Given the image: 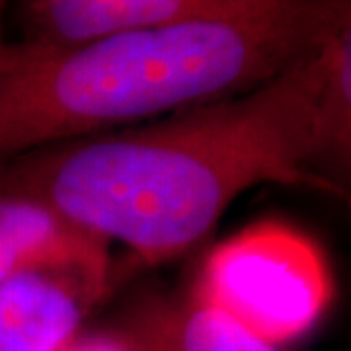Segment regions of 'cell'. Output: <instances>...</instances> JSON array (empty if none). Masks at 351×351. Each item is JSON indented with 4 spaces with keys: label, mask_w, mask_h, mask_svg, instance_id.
Segmentation results:
<instances>
[{
    "label": "cell",
    "mask_w": 351,
    "mask_h": 351,
    "mask_svg": "<svg viewBox=\"0 0 351 351\" xmlns=\"http://www.w3.org/2000/svg\"><path fill=\"white\" fill-rule=\"evenodd\" d=\"M117 336L133 351H281L191 291L135 304Z\"/></svg>",
    "instance_id": "7"
},
{
    "label": "cell",
    "mask_w": 351,
    "mask_h": 351,
    "mask_svg": "<svg viewBox=\"0 0 351 351\" xmlns=\"http://www.w3.org/2000/svg\"><path fill=\"white\" fill-rule=\"evenodd\" d=\"M326 47L240 96L45 147L2 164L0 174L147 265L176 260L250 188L320 191L306 158Z\"/></svg>",
    "instance_id": "1"
},
{
    "label": "cell",
    "mask_w": 351,
    "mask_h": 351,
    "mask_svg": "<svg viewBox=\"0 0 351 351\" xmlns=\"http://www.w3.org/2000/svg\"><path fill=\"white\" fill-rule=\"evenodd\" d=\"M351 0H250L242 12L78 45H0V166L240 96L324 47Z\"/></svg>",
    "instance_id": "2"
},
{
    "label": "cell",
    "mask_w": 351,
    "mask_h": 351,
    "mask_svg": "<svg viewBox=\"0 0 351 351\" xmlns=\"http://www.w3.org/2000/svg\"><path fill=\"white\" fill-rule=\"evenodd\" d=\"M4 14H6V4L0 2V45L8 41V39L4 38Z\"/></svg>",
    "instance_id": "10"
},
{
    "label": "cell",
    "mask_w": 351,
    "mask_h": 351,
    "mask_svg": "<svg viewBox=\"0 0 351 351\" xmlns=\"http://www.w3.org/2000/svg\"><path fill=\"white\" fill-rule=\"evenodd\" d=\"M63 351H133L117 334H90L78 336Z\"/></svg>",
    "instance_id": "9"
},
{
    "label": "cell",
    "mask_w": 351,
    "mask_h": 351,
    "mask_svg": "<svg viewBox=\"0 0 351 351\" xmlns=\"http://www.w3.org/2000/svg\"><path fill=\"white\" fill-rule=\"evenodd\" d=\"M108 252L106 240L80 228L38 191L0 174V283L39 265Z\"/></svg>",
    "instance_id": "6"
},
{
    "label": "cell",
    "mask_w": 351,
    "mask_h": 351,
    "mask_svg": "<svg viewBox=\"0 0 351 351\" xmlns=\"http://www.w3.org/2000/svg\"><path fill=\"white\" fill-rule=\"evenodd\" d=\"M189 291L279 348L320 320L332 279L313 240L281 223H258L213 246Z\"/></svg>",
    "instance_id": "3"
},
{
    "label": "cell",
    "mask_w": 351,
    "mask_h": 351,
    "mask_svg": "<svg viewBox=\"0 0 351 351\" xmlns=\"http://www.w3.org/2000/svg\"><path fill=\"white\" fill-rule=\"evenodd\" d=\"M110 252L47 263L0 283V351H63L110 287Z\"/></svg>",
    "instance_id": "4"
},
{
    "label": "cell",
    "mask_w": 351,
    "mask_h": 351,
    "mask_svg": "<svg viewBox=\"0 0 351 351\" xmlns=\"http://www.w3.org/2000/svg\"><path fill=\"white\" fill-rule=\"evenodd\" d=\"M306 170L320 191L351 197V14L328 41Z\"/></svg>",
    "instance_id": "8"
},
{
    "label": "cell",
    "mask_w": 351,
    "mask_h": 351,
    "mask_svg": "<svg viewBox=\"0 0 351 351\" xmlns=\"http://www.w3.org/2000/svg\"><path fill=\"white\" fill-rule=\"evenodd\" d=\"M250 0H27L16 6L25 41L78 45L137 32L219 20Z\"/></svg>",
    "instance_id": "5"
},
{
    "label": "cell",
    "mask_w": 351,
    "mask_h": 351,
    "mask_svg": "<svg viewBox=\"0 0 351 351\" xmlns=\"http://www.w3.org/2000/svg\"><path fill=\"white\" fill-rule=\"evenodd\" d=\"M348 205H350V213H351V197H348Z\"/></svg>",
    "instance_id": "11"
}]
</instances>
